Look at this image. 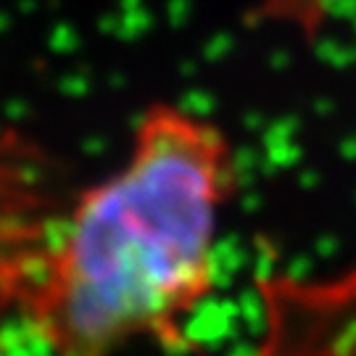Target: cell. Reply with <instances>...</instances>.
Here are the masks:
<instances>
[{
  "label": "cell",
  "instance_id": "obj_1",
  "mask_svg": "<svg viewBox=\"0 0 356 356\" xmlns=\"http://www.w3.org/2000/svg\"><path fill=\"white\" fill-rule=\"evenodd\" d=\"M235 153L204 114L156 103L98 179L0 129V346L119 356L188 343L216 280Z\"/></svg>",
  "mask_w": 356,
  "mask_h": 356
}]
</instances>
